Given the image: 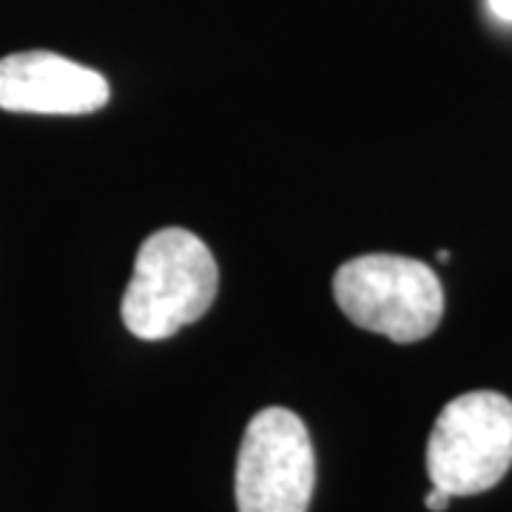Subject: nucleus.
Here are the masks:
<instances>
[{"label":"nucleus","instance_id":"1","mask_svg":"<svg viewBox=\"0 0 512 512\" xmlns=\"http://www.w3.org/2000/svg\"><path fill=\"white\" fill-rule=\"evenodd\" d=\"M220 268L211 248L185 228H163L140 245L123 293V325L160 342L202 319L214 305Z\"/></svg>","mask_w":512,"mask_h":512},{"label":"nucleus","instance_id":"8","mask_svg":"<svg viewBox=\"0 0 512 512\" xmlns=\"http://www.w3.org/2000/svg\"><path fill=\"white\" fill-rule=\"evenodd\" d=\"M436 259H439V262H450V254H447V251H439V254H436Z\"/></svg>","mask_w":512,"mask_h":512},{"label":"nucleus","instance_id":"3","mask_svg":"<svg viewBox=\"0 0 512 512\" xmlns=\"http://www.w3.org/2000/svg\"><path fill=\"white\" fill-rule=\"evenodd\" d=\"M512 467V402L473 390L447 404L427 441V476L444 493L493 490Z\"/></svg>","mask_w":512,"mask_h":512},{"label":"nucleus","instance_id":"4","mask_svg":"<svg viewBox=\"0 0 512 512\" xmlns=\"http://www.w3.org/2000/svg\"><path fill=\"white\" fill-rule=\"evenodd\" d=\"M316 458L308 427L285 407L259 410L239 444V512H308Z\"/></svg>","mask_w":512,"mask_h":512},{"label":"nucleus","instance_id":"2","mask_svg":"<svg viewBox=\"0 0 512 512\" xmlns=\"http://www.w3.org/2000/svg\"><path fill=\"white\" fill-rule=\"evenodd\" d=\"M333 293L356 328L413 345L439 328L444 291L439 276L419 259L367 254L345 262L333 276Z\"/></svg>","mask_w":512,"mask_h":512},{"label":"nucleus","instance_id":"5","mask_svg":"<svg viewBox=\"0 0 512 512\" xmlns=\"http://www.w3.org/2000/svg\"><path fill=\"white\" fill-rule=\"evenodd\" d=\"M109 80L55 52L0 60V109L18 114H94L109 106Z\"/></svg>","mask_w":512,"mask_h":512},{"label":"nucleus","instance_id":"6","mask_svg":"<svg viewBox=\"0 0 512 512\" xmlns=\"http://www.w3.org/2000/svg\"><path fill=\"white\" fill-rule=\"evenodd\" d=\"M450 501H453V495L444 493L439 487H433V490L427 493V498H424V504H427V510L430 512H444L450 507Z\"/></svg>","mask_w":512,"mask_h":512},{"label":"nucleus","instance_id":"7","mask_svg":"<svg viewBox=\"0 0 512 512\" xmlns=\"http://www.w3.org/2000/svg\"><path fill=\"white\" fill-rule=\"evenodd\" d=\"M487 3H490V12L495 18L512 23V0H487Z\"/></svg>","mask_w":512,"mask_h":512}]
</instances>
